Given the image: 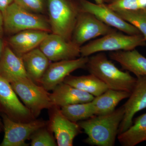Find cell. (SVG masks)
Returning <instances> with one entry per match:
<instances>
[{"label": "cell", "instance_id": "1", "mask_svg": "<svg viewBox=\"0 0 146 146\" xmlns=\"http://www.w3.org/2000/svg\"><path fill=\"white\" fill-rule=\"evenodd\" d=\"M123 106L106 115H95L78 122L87 137L84 142L91 146H113L124 115Z\"/></svg>", "mask_w": 146, "mask_h": 146}, {"label": "cell", "instance_id": "2", "mask_svg": "<svg viewBox=\"0 0 146 146\" xmlns=\"http://www.w3.org/2000/svg\"><path fill=\"white\" fill-rule=\"evenodd\" d=\"M86 68L90 74L104 82L109 89L131 93L137 80L129 72L118 69L103 53L89 56Z\"/></svg>", "mask_w": 146, "mask_h": 146}, {"label": "cell", "instance_id": "3", "mask_svg": "<svg viewBox=\"0 0 146 146\" xmlns=\"http://www.w3.org/2000/svg\"><path fill=\"white\" fill-rule=\"evenodd\" d=\"M5 32L15 34L28 30L51 32L49 21L37 13H33L13 2L2 13Z\"/></svg>", "mask_w": 146, "mask_h": 146}, {"label": "cell", "instance_id": "4", "mask_svg": "<svg viewBox=\"0 0 146 146\" xmlns=\"http://www.w3.org/2000/svg\"><path fill=\"white\" fill-rule=\"evenodd\" d=\"M146 45V40L142 34L129 35L116 31L80 47V56L89 57L103 51L130 50Z\"/></svg>", "mask_w": 146, "mask_h": 146}, {"label": "cell", "instance_id": "5", "mask_svg": "<svg viewBox=\"0 0 146 146\" xmlns=\"http://www.w3.org/2000/svg\"><path fill=\"white\" fill-rule=\"evenodd\" d=\"M47 3L51 33L72 41L79 9L68 0H48Z\"/></svg>", "mask_w": 146, "mask_h": 146}, {"label": "cell", "instance_id": "6", "mask_svg": "<svg viewBox=\"0 0 146 146\" xmlns=\"http://www.w3.org/2000/svg\"><path fill=\"white\" fill-rule=\"evenodd\" d=\"M12 88L35 119L44 109L54 106L48 91L29 77L10 83Z\"/></svg>", "mask_w": 146, "mask_h": 146}, {"label": "cell", "instance_id": "7", "mask_svg": "<svg viewBox=\"0 0 146 146\" xmlns=\"http://www.w3.org/2000/svg\"><path fill=\"white\" fill-rule=\"evenodd\" d=\"M4 136L0 146H27L26 141L36 131L48 125V122L35 119L28 122L14 121L6 114L2 115Z\"/></svg>", "mask_w": 146, "mask_h": 146}, {"label": "cell", "instance_id": "8", "mask_svg": "<svg viewBox=\"0 0 146 146\" xmlns=\"http://www.w3.org/2000/svg\"><path fill=\"white\" fill-rule=\"evenodd\" d=\"M91 13L80 11L72 35V42L81 47L85 42L116 31Z\"/></svg>", "mask_w": 146, "mask_h": 146}, {"label": "cell", "instance_id": "9", "mask_svg": "<svg viewBox=\"0 0 146 146\" xmlns=\"http://www.w3.org/2000/svg\"><path fill=\"white\" fill-rule=\"evenodd\" d=\"M49 110L48 127L54 134L57 146H73L74 139L81 132L78 123L66 117L61 112L60 107L54 106Z\"/></svg>", "mask_w": 146, "mask_h": 146}, {"label": "cell", "instance_id": "10", "mask_svg": "<svg viewBox=\"0 0 146 146\" xmlns=\"http://www.w3.org/2000/svg\"><path fill=\"white\" fill-rule=\"evenodd\" d=\"M89 57H80L71 60H63L50 63L40 82L39 84L47 91H52L63 82L71 73L79 69L86 68Z\"/></svg>", "mask_w": 146, "mask_h": 146}, {"label": "cell", "instance_id": "11", "mask_svg": "<svg viewBox=\"0 0 146 146\" xmlns=\"http://www.w3.org/2000/svg\"><path fill=\"white\" fill-rule=\"evenodd\" d=\"M17 96L11 84L0 76V110L16 121L28 122L35 119Z\"/></svg>", "mask_w": 146, "mask_h": 146}, {"label": "cell", "instance_id": "12", "mask_svg": "<svg viewBox=\"0 0 146 146\" xmlns=\"http://www.w3.org/2000/svg\"><path fill=\"white\" fill-rule=\"evenodd\" d=\"M39 48L52 62L71 60L81 56L80 47L72 41L52 33L48 34Z\"/></svg>", "mask_w": 146, "mask_h": 146}, {"label": "cell", "instance_id": "13", "mask_svg": "<svg viewBox=\"0 0 146 146\" xmlns=\"http://www.w3.org/2000/svg\"><path fill=\"white\" fill-rule=\"evenodd\" d=\"M80 11L91 13L100 21L112 27L129 35L142 34L138 29L122 19L115 11L104 4H95L80 0Z\"/></svg>", "mask_w": 146, "mask_h": 146}, {"label": "cell", "instance_id": "14", "mask_svg": "<svg viewBox=\"0 0 146 146\" xmlns=\"http://www.w3.org/2000/svg\"><path fill=\"white\" fill-rule=\"evenodd\" d=\"M136 84L124 104V115L119 127L118 135L128 129L133 124L136 113L146 108V76L136 77Z\"/></svg>", "mask_w": 146, "mask_h": 146}, {"label": "cell", "instance_id": "15", "mask_svg": "<svg viewBox=\"0 0 146 146\" xmlns=\"http://www.w3.org/2000/svg\"><path fill=\"white\" fill-rule=\"evenodd\" d=\"M50 33L38 30H28L13 34L7 40L9 47L18 56L39 46Z\"/></svg>", "mask_w": 146, "mask_h": 146}, {"label": "cell", "instance_id": "16", "mask_svg": "<svg viewBox=\"0 0 146 146\" xmlns=\"http://www.w3.org/2000/svg\"><path fill=\"white\" fill-rule=\"evenodd\" d=\"M54 105L62 107L69 105L91 102L95 97L63 82L57 85L50 94Z\"/></svg>", "mask_w": 146, "mask_h": 146}, {"label": "cell", "instance_id": "17", "mask_svg": "<svg viewBox=\"0 0 146 146\" xmlns=\"http://www.w3.org/2000/svg\"><path fill=\"white\" fill-rule=\"evenodd\" d=\"M0 76L10 83L29 76L22 58L8 46H5L0 60Z\"/></svg>", "mask_w": 146, "mask_h": 146}, {"label": "cell", "instance_id": "18", "mask_svg": "<svg viewBox=\"0 0 146 146\" xmlns=\"http://www.w3.org/2000/svg\"><path fill=\"white\" fill-rule=\"evenodd\" d=\"M109 57L119 63L123 69L133 73L136 77L146 76V58L135 49L112 52L109 54Z\"/></svg>", "mask_w": 146, "mask_h": 146}, {"label": "cell", "instance_id": "19", "mask_svg": "<svg viewBox=\"0 0 146 146\" xmlns=\"http://www.w3.org/2000/svg\"><path fill=\"white\" fill-rule=\"evenodd\" d=\"M21 57L28 75L39 84L50 61L39 47L25 54Z\"/></svg>", "mask_w": 146, "mask_h": 146}, {"label": "cell", "instance_id": "20", "mask_svg": "<svg viewBox=\"0 0 146 146\" xmlns=\"http://www.w3.org/2000/svg\"><path fill=\"white\" fill-rule=\"evenodd\" d=\"M130 93L127 91L108 89L91 101L95 115H106L115 110L120 102L128 98Z\"/></svg>", "mask_w": 146, "mask_h": 146}, {"label": "cell", "instance_id": "21", "mask_svg": "<svg viewBox=\"0 0 146 146\" xmlns=\"http://www.w3.org/2000/svg\"><path fill=\"white\" fill-rule=\"evenodd\" d=\"M63 82L97 97L109 89L101 80L92 74L88 75L68 76Z\"/></svg>", "mask_w": 146, "mask_h": 146}, {"label": "cell", "instance_id": "22", "mask_svg": "<svg viewBox=\"0 0 146 146\" xmlns=\"http://www.w3.org/2000/svg\"><path fill=\"white\" fill-rule=\"evenodd\" d=\"M119 142L123 146H134L146 141V113L135 119L128 129L118 135Z\"/></svg>", "mask_w": 146, "mask_h": 146}, {"label": "cell", "instance_id": "23", "mask_svg": "<svg viewBox=\"0 0 146 146\" xmlns=\"http://www.w3.org/2000/svg\"><path fill=\"white\" fill-rule=\"evenodd\" d=\"M60 108L63 115L74 122L87 119L95 115L91 102L69 105Z\"/></svg>", "mask_w": 146, "mask_h": 146}, {"label": "cell", "instance_id": "24", "mask_svg": "<svg viewBox=\"0 0 146 146\" xmlns=\"http://www.w3.org/2000/svg\"><path fill=\"white\" fill-rule=\"evenodd\" d=\"M122 19L138 29L146 41V10L115 11Z\"/></svg>", "mask_w": 146, "mask_h": 146}, {"label": "cell", "instance_id": "25", "mask_svg": "<svg viewBox=\"0 0 146 146\" xmlns=\"http://www.w3.org/2000/svg\"><path fill=\"white\" fill-rule=\"evenodd\" d=\"M48 125L39 129L31 135V146H56L57 143Z\"/></svg>", "mask_w": 146, "mask_h": 146}, {"label": "cell", "instance_id": "26", "mask_svg": "<svg viewBox=\"0 0 146 146\" xmlns=\"http://www.w3.org/2000/svg\"><path fill=\"white\" fill-rule=\"evenodd\" d=\"M108 6L115 11L146 10V0H115Z\"/></svg>", "mask_w": 146, "mask_h": 146}, {"label": "cell", "instance_id": "27", "mask_svg": "<svg viewBox=\"0 0 146 146\" xmlns=\"http://www.w3.org/2000/svg\"><path fill=\"white\" fill-rule=\"evenodd\" d=\"M14 2L21 7L33 13L39 14L44 11V0H14Z\"/></svg>", "mask_w": 146, "mask_h": 146}, {"label": "cell", "instance_id": "28", "mask_svg": "<svg viewBox=\"0 0 146 146\" xmlns=\"http://www.w3.org/2000/svg\"><path fill=\"white\" fill-rule=\"evenodd\" d=\"M14 2V0H0V11L3 13L8 6Z\"/></svg>", "mask_w": 146, "mask_h": 146}, {"label": "cell", "instance_id": "29", "mask_svg": "<svg viewBox=\"0 0 146 146\" xmlns=\"http://www.w3.org/2000/svg\"><path fill=\"white\" fill-rule=\"evenodd\" d=\"M4 32L3 18L2 13L0 11V38H3Z\"/></svg>", "mask_w": 146, "mask_h": 146}, {"label": "cell", "instance_id": "30", "mask_svg": "<svg viewBox=\"0 0 146 146\" xmlns=\"http://www.w3.org/2000/svg\"><path fill=\"white\" fill-rule=\"evenodd\" d=\"M4 42L3 38H0V60L2 56L3 52L4 49Z\"/></svg>", "mask_w": 146, "mask_h": 146}, {"label": "cell", "instance_id": "31", "mask_svg": "<svg viewBox=\"0 0 146 146\" xmlns=\"http://www.w3.org/2000/svg\"><path fill=\"white\" fill-rule=\"evenodd\" d=\"M97 4H102L104 3V2L105 0H94Z\"/></svg>", "mask_w": 146, "mask_h": 146}, {"label": "cell", "instance_id": "32", "mask_svg": "<svg viewBox=\"0 0 146 146\" xmlns=\"http://www.w3.org/2000/svg\"><path fill=\"white\" fill-rule=\"evenodd\" d=\"M2 128H3V123H2L1 119H0V131L2 130Z\"/></svg>", "mask_w": 146, "mask_h": 146}, {"label": "cell", "instance_id": "33", "mask_svg": "<svg viewBox=\"0 0 146 146\" xmlns=\"http://www.w3.org/2000/svg\"><path fill=\"white\" fill-rule=\"evenodd\" d=\"M110 1H112H112H115V0H110Z\"/></svg>", "mask_w": 146, "mask_h": 146}, {"label": "cell", "instance_id": "34", "mask_svg": "<svg viewBox=\"0 0 146 146\" xmlns=\"http://www.w3.org/2000/svg\"></svg>", "mask_w": 146, "mask_h": 146}]
</instances>
